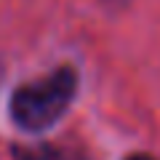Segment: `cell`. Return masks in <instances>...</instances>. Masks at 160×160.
<instances>
[{"label":"cell","instance_id":"1","mask_svg":"<svg viewBox=\"0 0 160 160\" xmlns=\"http://www.w3.org/2000/svg\"><path fill=\"white\" fill-rule=\"evenodd\" d=\"M78 88L72 67H59L48 78L16 88L11 96V118L24 131H46L62 118Z\"/></svg>","mask_w":160,"mask_h":160},{"label":"cell","instance_id":"2","mask_svg":"<svg viewBox=\"0 0 160 160\" xmlns=\"http://www.w3.org/2000/svg\"><path fill=\"white\" fill-rule=\"evenodd\" d=\"M48 160H88L83 155H75V152H67V155H51Z\"/></svg>","mask_w":160,"mask_h":160},{"label":"cell","instance_id":"3","mask_svg":"<svg viewBox=\"0 0 160 160\" xmlns=\"http://www.w3.org/2000/svg\"><path fill=\"white\" fill-rule=\"evenodd\" d=\"M128 160H152V158H147V155H131Z\"/></svg>","mask_w":160,"mask_h":160}]
</instances>
